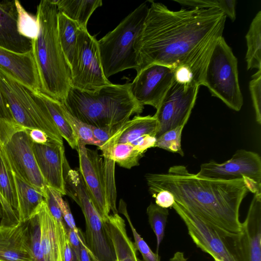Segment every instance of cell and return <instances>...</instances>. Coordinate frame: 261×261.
Segmentation results:
<instances>
[{
  "label": "cell",
  "mask_w": 261,
  "mask_h": 261,
  "mask_svg": "<svg viewBox=\"0 0 261 261\" xmlns=\"http://www.w3.org/2000/svg\"><path fill=\"white\" fill-rule=\"evenodd\" d=\"M148 2L143 28L134 44L137 72L154 63L182 67L198 85L204 86L206 66L222 37L226 16L216 8L175 11L162 3Z\"/></svg>",
  "instance_id": "obj_1"
},
{
  "label": "cell",
  "mask_w": 261,
  "mask_h": 261,
  "mask_svg": "<svg viewBox=\"0 0 261 261\" xmlns=\"http://www.w3.org/2000/svg\"><path fill=\"white\" fill-rule=\"evenodd\" d=\"M150 194L167 190L175 202L215 229L232 239L242 230L239 210L249 191L244 178L225 180L190 173L184 165H173L166 173H147Z\"/></svg>",
  "instance_id": "obj_2"
},
{
  "label": "cell",
  "mask_w": 261,
  "mask_h": 261,
  "mask_svg": "<svg viewBox=\"0 0 261 261\" xmlns=\"http://www.w3.org/2000/svg\"><path fill=\"white\" fill-rule=\"evenodd\" d=\"M58 13L55 0L39 2L36 15L38 35L31 42L40 91L62 103L71 86V72L58 37Z\"/></svg>",
  "instance_id": "obj_3"
},
{
  "label": "cell",
  "mask_w": 261,
  "mask_h": 261,
  "mask_svg": "<svg viewBox=\"0 0 261 261\" xmlns=\"http://www.w3.org/2000/svg\"><path fill=\"white\" fill-rule=\"evenodd\" d=\"M62 103L71 115L89 125L113 128L144 109L133 96L130 83H111L92 91L71 87Z\"/></svg>",
  "instance_id": "obj_4"
},
{
  "label": "cell",
  "mask_w": 261,
  "mask_h": 261,
  "mask_svg": "<svg viewBox=\"0 0 261 261\" xmlns=\"http://www.w3.org/2000/svg\"><path fill=\"white\" fill-rule=\"evenodd\" d=\"M147 3L140 5L98 41L103 73L108 79L123 70L137 68L134 44L143 28L149 7Z\"/></svg>",
  "instance_id": "obj_5"
},
{
  "label": "cell",
  "mask_w": 261,
  "mask_h": 261,
  "mask_svg": "<svg viewBox=\"0 0 261 261\" xmlns=\"http://www.w3.org/2000/svg\"><path fill=\"white\" fill-rule=\"evenodd\" d=\"M0 87L16 123L26 129H39L61 145L63 138L42 99L0 68Z\"/></svg>",
  "instance_id": "obj_6"
},
{
  "label": "cell",
  "mask_w": 261,
  "mask_h": 261,
  "mask_svg": "<svg viewBox=\"0 0 261 261\" xmlns=\"http://www.w3.org/2000/svg\"><path fill=\"white\" fill-rule=\"evenodd\" d=\"M79 169L92 202L103 220L110 215L118 214L116 208L115 180V162L102 158L96 150L78 142Z\"/></svg>",
  "instance_id": "obj_7"
},
{
  "label": "cell",
  "mask_w": 261,
  "mask_h": 261,
  "mask_svg": "<svg viewBox=\"0 0 261 261\" xmlns=\"http://www.w3.org/2000/svg\"><path fill=\"white\" fill-rule=\"evenodd\" d=\"M65 180L66 195L80 206L84 216V238L92 261H116L114 247L103 220L92 202L79 171L69 169Z\"/></svg>",
  "instance_id": "obj_8"
},
{
  "label": "cell",
  "mask_w": 261,
  "mask_h": 261,
  "mask_svg": "<svg viewBox=\"0 0 261 261\" xmlns=\"http://www.w3.org/2000/svg\"><path fill=\"white\" fill-rule=\"evenodd\" d=\"M204 86L212 96L231 109H241L243 99L239 83L238 60L223 37L217 42L209 59Z\"/></svg>",
  "instance_id": "obj_9"
},
{
  "label": "cell",
  "mask_w": 261,
  "mask_h": 261,
  "mask_svg": "<svg viewBox=\"0 0 261 261\" xmlns=\"http://www.w3.org/2000/svg\"><path fill=\"white\" fill-rule=\"evenodd\" d=\"M70 69L71 87L92 91L111 83L103 73L98 41L88 30H79Z\"/></svg>",
  "instance_id": "obj_10"
},
{
  "label": "cell",
  "mask_w": 261,
  "mask_h": 261,
  "mask_svg": "<svg viewBox=\"0 0 261 261\" xmlns=\"http://www.w3.org/2000/svg\"><path fill=\"white\" fill-rule=\"evenodd\" d=\"M199 86L174 79L154 115L158 122L156 138L178 126L186 125L195 105Z\"/></svg>",
  "instance_id": "obj_11"
},
{
  "label": "cell",
  "mask_w": 261,
  "mask_h": 261,
  "mask_svg": "<svg viewBox=\"0 0 261 261\" xmlns=\"http://www.w3.org/2000/svg\"><path fill=\"white\" fill-rule=\"evenodd\" d=\"M33 144L27 133L21 130L15 133L3 147L14 175L44 196L47 186L37 163Z\"/></svg>",
  "instance_id": "obj_12"
},
{
  "label": "cell",
  "mask_w": 261,
  "mask_h": 261,
  "mask_svg": "<svg viewBox=\"0 0 261 261\" xmlns=\"http://www.w3.org/2000/svg\"><path fill=\"white\" fill-rule=\"evenodd\" d=\"M174 76L172 68L151 64L137 72L130 83V92L139 103L151 106L156 110L172 84Z\"/></svg>",
  "instance_id": "obj_13"
},
{
  "label": "cell",
  "mask_w": 261,
  "mask_h": 261,
  "mask_svg": "<svg viewBox=\"0 0 261 261\" xmlns=\"http://www.w3.org/2000/svg\"><path fill=\"white\" fill-rule=\"evenodd\" d=\"M196 175L225 180L247 177L261 184V159L256 152L239 149L231 159L223 163L211 160L202 164Z\"/></svg>",
  "instance_id": "obj_14"
},
{
  "label": "cell",
  "mask_w": 261,
  "mask_h": 261,
  "mask_svg": "<svg viewBox=\"0 0 261 261\" xmlns=\"http://www.w3.org/2000/svg\"><path fill=\"white\" fill-rule=\"evenodd\" d=\"M172 208L185 224L188 234L197 247L221 261H237L228 239L175 202Z\"/></svg>",
  "instance_id": "obj_15"
},
{
  "label": "cell",
  "mask_w": 261,
  "mask_h": 261,
  "mask_svg": "<svg viewBox=\"0 0 261 261\" xmlns=\"http://www.w3.org/2000/svg\"><path fill=\"white\" fill-rule=\"evenodd\" d=\"M230 240L237 261H261V193L254 194L241 233Z\"/></svg>",
  "instance_id": "obj_16"
},
{
  "label": "cell",
  "mask_w": 261,
  "mask_h": 261,
  "mask_svg": "<svg viewBox=\"0 0 261 261\" xmlns=\"http://www.w3.org/2000/svg\"><path fill=\"white\" fill-rule=\"evenodd\" d=\"M33 150L47 186L66 195L65 174L70 168L63 145L50 140L45 144L33 143Z\"/></svg>",
  "instance_id": "obj_17"
},
{
  "label": "cell",
  "mask_w": 261,
  "mask_h": 261,
  "mask_svg": "<svg viewBox=\"0 0 261 261\" xmlns=\"http://www.w3.org/2000/svg\"><path fill=\"white\" fill-rule=\"evenodd\" d=\"M38 213L41 249L44 261H64V252L68 240V228L66 224H61L56 220L45 200Z\"/></svg>",
  "instance_id": "obj_18"
},
{
  "label": "cell",
  "mask_w": 261,
  "mask_h": 261,
  "mask_svg": "<svg viewBox=\"0 0 261 261\" xmlns=\"http://www.w3.org/2000/svg\"><path fill=\"white\" fill-rule=\"evenodd\" d=\"M0 68L33 92L40 91L39 77L32 50L20 54L0 47Z\"/></svg>",
  "instance_id": "obj_19"
},
{
  "label": "cell",
  "mask_w": 261,
  "mask_h": 261,
  "mask_svg": "<svg viewBox=\"0 0 261 261\" xmlns=\"http://www.w3.org/2000/svg\"><path fill=\"white\" fill-rule=\"evenodd\" d=\"M17 22L15 1L0 2V47L20 54L29 52L31 40L19 33Z\"/></svg>",
  "instance_id": "obj_20"
},
{
  "label": "cell",
  "mask_w": 261,
  "mask_h": 261,
  "mask_svg": "<svg viewBox=\"0 0 261 261\" xmlns=\"http://www.w3.org/2000/svg\"><path fill=\"white\" fill-rule=\"evenodd\" d=\"M0 261H32L24 222L0 225Z\"/></svg>",
  "instance_id": "obj_21"
},
{
  "label": "cell",
  "mask_w": 261,
  "mask_h": 261,
  "mask_svg": "<svg viewBox=\"0 0 261 261\" xmlns=\"http://www.w3.org/2000/svg\"><path fill=\"white\" fill-rule=\"evenodd\" d=\"M103 222L113 244L116 261H142L138 257L134 244L127 234L124 219L116 214L110 215Z\"/></svg>",
  "instance_id": "obj_22"
},
{
  "label": "cell",
  "mask_w": 261,
  "mask_h": 261,
  "mask_svg": "<svg viewBox=\"0 0 261 261\" xmlns=\"http://www.w3.org/2000/svg\"><path fill=\"white\" fill-rule=\"evenodd\" d=\"M158 122L153 115L135 116L119 126L105 144L132 143L148 135L156 136Z\"/></svg>",
  "instance_id": "obj_23"
},
{
  "label": "cell",
  "mask_w": 261,
  "mask_h": 261,
  "mask_svg": "<svg viewBox=\"0 0 261 261\" xmlns=\"http://www.w3.org/2000/svg\"><path fill=\"white\" fill-rule=\"evenodd\" d=\"M58 10L76 22L80 29L87 30L93 12L102 5L101 0H55Z\"/></svg>",
  "instance_id": "obj_24"
},
{
  "label": "cell",
  "mask_w": 261,
  "mask_h": 261,
  "mask_svg": "<svg viewBox=\"0 0 261 261\" xmlns=\"http://www.w3.org/2000/svg\"><path fill=\"white\" fill-rule=\"evenodd\" d=\"M18 201V217L23 222L36 214L44 201V196L14 175Z\"/></svg>",
  "instance_id": "obj_25"
},
{
  "label": "cell",
  "mask_w": 261,
  "mask_h": 261,
  "mask_svg": "<svg viewBox=\"0 0 261 261\" xmlns=\"http://www.w3.org/2000/svg\"><path fill=\"white\" fill-rule=\"evenodd\" d=\"M99 148L103 158L113 160L119 166L128 169L138 166L144 154L128 143L105 144Z\"/></svg>",
  "instance_id": "obj_26"
},
{
  "label": "cell",
  "mask_w": 261,
  "mask_h": 261,
  "mask_svg": "<svg viewBox=\"0 0 261 261\" xmlns=\"http://www.w3.org/2000/svg\"><path fill=\"white\" fill-rule=\"evenodd\" d=\"M37 93L44 102L63 139L72 149H76L78 140L64 116L62 103L40 91Z\"/></svg>",
  "instance_id": "obj_27"
},
{
  "label": "cell",
  "mask_w": 261,
  "mask_h": 261,
  "mask_svg": "<svg viewBox=\"0 0 261 261\" xmlns=\"http://www.w3.org/2000/svg\"><path fill=\"white\" fill-rule=\"evenodd\" d=\"M0 194L18 214V201L14 174L0 144Z\"/></svg>",
  "instance_id": "obj_28"
},
{
  "label": "cell",
  "mask_w": 261,
  "mask_h": 261,
  "mask_svg": "<svg viewBox=\"0 0 261 261\" xmlns=\"http://www.w3.org/2000/svg\"><path fill=\"white\" fill-rule=\"evenodd\" d=\"M247 50L245 57L248 70H261V11L253 19L246 35Z\"/></svg>",
  "instance_id": "obj_29"
},
{
  "label": "cell",
  "mask_w": 261,
  "mask_h": 261,
  "mask_svg": "<svg viewBox=\"0 0 261 261\" xmlns=\"http://www.w3.org/2000/svg\"><path fill=\"white\" fill-rule=\"evenodd\" d=\"M78 24L59 11L58 15V34L59 41L65 56L70 65L75 49Z\"/></svg>",
  "instance_id": "obj_30"
},
{
  "label": "cell",
  "mask_w": 261,
  "mask_h": 261,
  "mask_svg": "<svg viewBox=\"0 0 261 261\" xmlns=\"http://www.w3.org/2000/svg\"><path fill=\"white\" fill-rule=\"evenodd\" d=\"M25 130L14 120L0 87V144L5 145L15 133Z\"/></svg>",
  "instance_id": "obj_31"
},
{
  "label": "cell",
  "mask_w": 261,
  "mask_h": 261,
  "mask_svg": "<svg viewBox=\"0 0 261 261\" xmlns=\"http://www.w3.org/2000/svg\"><path fill=\"white\" fill-rule=\"evenodd\" d=\"M24 222L32 261H44L41 249V226L38 211Z\"/></svg>",
  "instance_id": "obj_32"
},
{
  "label": "cell",
  "mask_w": 261,
  "mask_h": 261,
  "mask_svg": "<svg viewBox=\"0 0 261 261\" xmlns=\"http://www.w3.org/2000/svg\"><path fill=\"white\" fill-rule=\"evenodd\" d=\"M146 213L149 223L156 237V253H158L160 246L165 236L169 211L167 208H162L151 202L147 208Z\"/></svg>",
  "instance_id": "obj_33"
},
{
  "label": "cell",
  "mask_w": 261,
  "mask_h": 261,
  "mask_svg": "<svg viewBox=\"0 0 261 261\" xmlns=\"http://www.w3.org/2000/svg\"><path fill=\"white\" fill-rule=\"evenodd\" d=\"M17 11V30L22 36L31 40L38 35L39 25L37 17L29 13L19 1L15 0Z\"/></svg>",
  "instance_id": "obj_34"
},
{
  "label": "cell",
  "mask_w": 261,
  "mask_h": 261,
  "mask_svg": "<svg viewBox=\"0 0 261 261\" xmlns=\"http://www.w3.org/2000/svg\"><path fill=\"white\" fill-rule=\"evenodd\" d=\"M184 5L198 8H216L220 10L232 21L236 19V0H175Z\"/></svg>",
  "instance_id": "obj_35"
},
{
  "label": "cell",
  "mask_w": 261,
  "mask_h": 261,
  "mask_svg": "<svg viewBox=\"0 0 261 261\" xmlns=\"http://www.w3.org/2000/svg\"><path fill=\"white\" fill-rule=\"evenodd\" d=\"M118 211L126 218L134 236L135 241L134 244L137 250L141 253L143 261H161V257L159 254L151 250L134 227L128 214L126 204L122 199L119 201Z\"/></svg>",
  "instance_id": "obj_36"
},
{
  "label": "cell",
  "mask_w": 261,
  "mask_h": 261,
  "mask_svg": "<svg viewBox=\"0 0 261 261\" xmlns=\"http://www.w3.org/2000/svg\"><path fill=\"white\" fill-rule=\"evenodd\" d=\"M185 125L169 130L156 138L154 147H159L173 153L184 155L181 149V138Z\"/></svg>",
  "instance_id": "obj_37"
},
{
  "label": "cell",
  "mask_w": 261,
  "mask_h": 261,
  "mask_svg": "<svg viewBox=\"0 0 261 261\" xmlns=\"http://www.w3.org/2000/svg\"><path fill=\"white\" fill-rule=\"evenodd\" d=\"M62 109L64 116L77 138L78 142L86 146L92 145L99 147L100 144L94 139L90 126L71 115L66 111L63 105Z\"/></svg>",
  "instance_id": "obj_38"
},
{
  "label": "cell",
  "mask_w": 261,
  "mask_h": 261,
  "mask_svg": "<svg viewBox=\"0 0 261 261\" xmlns=\"http://www.w3.org/2000/svg\"><path fill=\"white\" fill-rule=\"evenodd\" d=\"M249 90L255 111L256 121L261 124V70L252 76Z\"/></svg>",
  "instance_id": "obj_39"
},
{
  "label": "cell",
  "mask_w": 261,
  "mask_h": 261,
  "mask_svg": "<svg viewBox=\"0 0 261 261\" xmlns=\"http://www.w3.org/2000/svg\"><path fill=\"white\" fill-rule=\"evenodd\" d=\"M0 219L1 226H15L20 223L18 214L1 195Z\"/></svg>",
  "instance_id": "obj_40"
},
{
  "label": "cell",
  "mask_w": 261,
  "mask_h": 261,
  "mask_svg": "<svg viewBox=\"0 0 261 261\" xmlns=\"http://www.w3.org/2000/svg\"><path fill=\"white\" fill-rule=\"evenodd\" d=\"M53 192L59 204L65 223L69 228L78 231L79 229L76 226L68 202L63 199V195L60 192L54 189H53Z\"/></svg>",
  "instance_id": "obj_41"
},
{
  "label": "cell",
  "mask_w": 261,
  "mask_h": 261,
  "mask_svg": "<svg viewBox=\"0 0 261 261\" xmlns=\"http://www.w3.org/2000/svg\"><path fill=\"white\" fill-rule=\"evenodd\" d=\"M89 126L92 131L94 139L100 144L99 147L110 139L117 129L109 127H98L92 125Z\"/></svg>",
  "instance_id": "obj_42"
},
{
  "label": "cell",
  "mask_w": 261,
  "mask_h": 261,
  "mask_svg": "<svg viewBox=\"0 0 261 261\" xmlns=\"http://www.w3.org/2000/svg\"><path fill=\"white\" fill-rule=\"evenodd\" d=\"M152 197L155 198V204L162 208L172 207L175 202L173 195L167 190H160Z\"/></svg>",
  "instance_id": "obj_43"
},
{
  "label": "cell",
  "mask_w": 261,
  "mask_h": 261,
  "mask_svg": "<svg viewBox=\"0 0 261 261\" xmlns=\"http://www.w3.org/2000/svg\"><path fill=\"white\" fill-rule=\"evenodd\" d=\"M78 231L68 228V240L74 252L76 261H80L81 254V242L78 236Z\"/></svg>",
  "instance_id": "obj_44"
},
{
  "label": "cell",
  "mask_w": 261,
  "mask_h": 261,
  "mask_svg": "<svg viewBox=\"0 0 261 261\" xmlns=\"http://www.w3.org/2000/svg\"><path fill=\"white\" fill-rule=\"evenodd\" d=\"M25 131L27 133L33 143L45 144L51 140L47 135L40 129H26Z\"/></svg>",
  "instance_id": "obj_45"
},
{
  "label": "cell",
  "mask_w": 261,
  "mask_h": 261,
  "mask_svg": "<svg viewBox=\"0 0 261 261\" xmlns=\"http://www.w3.org/2000/svg\"><path fill=\"white\" fill-rule=\"evenodd\" d=\"M78 236L81 242V254L80 261H92L85 243L84 235L80 229H79V231L78 232Z\"/></svg>",
  "instance_id": "obj_46"
},
{
  "label": "cell",
  "mask_w": 261,
  "mask_h": 261,
  "mask_svg": "<svg viewBox=\"0 0 261 261\" xmlns=\"http://www.w3.org/2000/svg\"><path fill=\"white\" fill-rule=\"evenodd\" d=\"M64 257V261H76L75 254L70 246L68 240L66 245Z\"/></svg>",
  "instance_id": "obj_47"
},
{
  "label": "cell",
  "mask_w": 261,
  "mask_h": 261,
  "mask_svg": "<svg viewBox=\"0 0 261 261\" xmlns=\"http://www.w3.org/2000/svg\"><path fill=\"white\" fill-rule=\"evenodd\" d=\"M188 258L185 257L184 253L180 251L174 253L173 256L170 258L169 261H187Z\"/></svg>",
  "instance_id": "obj_48"
},
{
  "label": "cell",
  "mask_w": 261,
  "mask_h": 261,
  "mask_svg": "<svg viewBox=\"0 0 261 261\" xmlns=\"http://www.w3.org/2000/svg\"><path fill=\"white\" fill-rule=\"evenodd\" d=\"M214 261H221V260L217 258H214Z\"/></svg>",
  "instance_id": "obj_49"
},
{
  "label": "cell",
  "mask_w": 261,
  "mask_h": 261,
  "mask_svg": "<svg viewBox=\"0 0 261 261\" xmlns=\"http://www.w3.org/2000/svg\"><path fill=\"white\" fill-rule=\"evenodd\" d=\"M0 195L1 196V195L0 194Z\"/></svg>",
  "instance_id": "obj_50"
},
{
  "label": "cell",
  "mask_w": 261,
  "mask_h": 261,
  "mask_svg": "<svg viewBox=\"0 0 261 261\" xmlns=\"http://www.w3.org/2000/svg\"></svg>",
  "instance_id": "obj_51"
}]
</instances>
